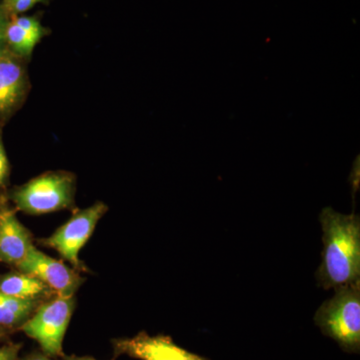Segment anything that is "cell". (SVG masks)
Masks as SVG:
<instances>
[{
	"label": "cell",
	"mask_w": 360,
	"mask_h": 360,
	"mask_svg": "<svg viewBox=\"0 0 360 360\" xmlns=\"http://www.w3.org/2000/svg\"><path fill=\"white\" fill-rule=\"evenodd\" d=\"M0 292L23 300L42 302L58 296L37 277L25 272L7 274L0 278Z\"/></svg>",
	"instance_id": "obj_10"
},
{
	"label": "cell",
	"mask_w": 360,
	"mask_h": 360,
	"mask_svg": "<svg viewBox=\"0 0 360 360\" xmlns=\"http://www.w3.org/2000/svg\"><path fill=\"white\" fill-rule=\"evenodd\" d=\"M47 2H49V0H18V1L13 2L8 6H4V4L2 6L11 18V16H18L21 13H26L37 4H47Z\"/></svg>",
	"instance_id": "obj_14"
},
{
	"label": "cell",
	"mask_w": 360,
	"mask_h": 360,
	"mask_svg": "<svg viewBox=\"0 0 360 360\" xmlns=\"http://www.w3.org/2000/svg\"><path fill=\"white\" fill-rule=\"evenodd\" d=\"M65 360H96L94 359V357L90 356H77V355H70V356H63Z\"/></svg>",
	"instance_id": "obj_20"
},
{
	"label": "cell",
	"mask_w": 360,
	"mask_h": 360,
	"mask_svg": "<svg viewBox=\"0 0 360 360\" xmlns=\"http://www.w3.org/2000/svg\"><path fill=\"white\" fill-rule=\"evenodd\" d=\"M9 20H11V15L7 13L6 8H4L1 1H0V56H1L6 49H7L6 40V30Z\"/></svg>",
	"instance_id": "obj_15"
},
{
	"label": "cell",
	"mask_w": 360,
	"mask_h": 360,
	"mask_svg": "<svg viewBox=\"0 0 360 360\" xmlns=\"http://www.w3.org/2000/svg\"><path fill=\"white\" fill-rule=\"evenodd\" d=\"M75 309V296H56L40 303L20 329L39 343L42 354L63 359V340Z\"/></svg>",
	"instance_id": "obj_4"
},
{
	"label": "cell",
	"mask_w": 360,
	"mask_h": 360,
	"mask_svg": "<svg viewBox=\"0 0 360 360\" xmlns=\"http://www.w3.org/2000/svg\"><path fill=\"white\" fill-rule=\"evenodd\" d=\"M21 360H54L52 359V357L47 356L44 354H39V352H33V354H30L27 355V356L23 357Z\"/></svg>",
	"instance_id": "obj_19"
},
{
	"label": "cell",
	"mask_w": 360,
	"mask_h": 360,
	"mask_svg": "<svg viewBox=\"0 0 360 360\" xmlns=\"http://www.w3.org/2000/svg\"><path fill=\"white\" fill-rule=\"evenodd\" d=\"M112 347L115 357L129 355L139 360H210L175 345L170 336H151L144 331L134 338L113 340Z\"/></svg>",
	"instance_id": "obj_7"
},
{
	"label": "cell",
	"mask_w": 360,
	"mask_h": 360,
	"mask_svg": "<svg viewBox=\"0 0 360 360\" xmlns=\"http://www.w3.org/2000/svg\"><path fill=\"white\" fill-rule=\"evenodd\" d=\"M2 335V328H0V336Z\"/></svg>",
	"instance_id": "obj_22"
},
{
	"label": "cell",
	"mask_w": 360,
	"mask_h": 360,
	"mask_svg": "<svg viewBox=\"0 0 360 360\" xmlns=\"http://www.w3.org/2000/svg\"><path fill=\"white\" fill-rule=\"evenodd\" d=\"M21 272L32 274L46 284L58 296H75L84 279L77 269H70L60 260L52 258L32 246L20 264Z\"/></svg>",
	"instance_id": "obj_6"
},
{
	"label": "cell",
	"mask_w": 360,
	"mask_h": 360,
	"mask_svg": "<svg viewBox=\"0 0 360 360\" xmlns=\"http://www.w3.org/2000/svg\"><path fill=\"white\" fill-rule=\"evenodd\" d=\"M322 229L321 264L317 283L324 290L360 281L359 215L326 207L319 215Z\"/></svg>",
	"instance_id": "obj_1"
},
{
	"label": "cell",
	"mask_w": 360,
	"mask_h": 360,
	"mask_svg": "<svg viewBox=\"0 0 360 360\" xmlns=\"http://www.w3.org/2000/svg\"><path fill=\"white\" fill-rule=\"evenodd\" d=\"M75 176L68 172H49L14 189L11 200L30 215L68 210L75 205Z\"/></svg>",
	"instance_id": "obj_3"
},
{
	"label": "cell",
	"mask_w": 360,
	"mask_h": 360,
	"mask_svg": "<svg viewBox=\"0 0 360 360\" xmlns=\"http://www.w3.org/2000/svg\"><path fill=\"white\" fill-rule=\"evenodd\" d=\"M350 179H352V191H354V193H356L357 189H359V158H357V160L354 162V169H352V177H350Z\"/></svg>",
	"instance_id": "obj_18"
},
{
	"label": "cell",
	"mask_w": 360,
	"mask_h": 360,
	"mask_svg": "<svg viewBox=\"0 0 360 360\" xmlns=\"http://www.w3.org/2000/svg\"><path fill=\"white\" fill-rule=\"evenodd\" d=\"M41 39L16 25L11 18L7 23L6 30L7 49L21 59L30 58L35 46Z\"/></svg>",
	"instance_id": "obj_12"
},
{
	"label": "cell",
	"mask_w": 360,
	"mask_h": 360,
	"mask_svg": "<svg viewBox=\"0 0 360 360\" xmlns=\"http://www.w3.org/2000/svg\"><path fill=\"white\" fill-rule=\"evenodd\" d=\"M9 172V163L0 132V186H4Z\"/></svg>",
	"instance_id": "obj_17"
},
{
	"label": "cell",
	"mask_w": 360,
	"mask_h": 360,
	"mask_svg": "<svg viewBox=\"0 0 360 360\" xmlns=\"http://www.w3.org/2000/svg\"><path fill=\"white\" fill-rule=\"evenodd\" d=\"M40 303L0 292V328H20Z\"/></svg>",
	"instance_id": "obj_11"
},
{
	"label": "cell",
	"mask_w": 360,
	"mask_h": 360,
	"mask_svg": "<svg viewBox=\"0 0 360 360\" xmlns=\"http://www.w3.org/2000/svg\"><path fill=\"white\" fill-rule=\"evenodd\" d=\"M21 343H11L0 347V360H18Z\"/></svg>",
	"instance_id": "obj_16"
},
{
	"label": "cell",
	"mask_w": 360,
	"mask_h": 360,
	"mask_svg": "<svg viewBox=\"0 0 360 360\" xmlns=\"http://www.w3.org/2000/svg\"><path fill=\"white\" fill-rule=\"evenodd\" d=\"M335 295L315 312V324L343 350L357 354L360 348V281L335 288Z\"/></svg>",
	"instance_id": "obj_2"
},
{
	"label": "cell",
	"mask_w": 360,
	"mask_h": 360,
	"mask_svg": "<svg viewBox=\"0 0 360 360\" xmlns=\"http://www.w3.org/2000/svg\"><path fill=\"white\" fill-rule=\"evenodd\" d=\"M108 210V205L103 201H97L84 210H77L49 238L39 239V243L56 250L63 259L70 262L77 271H87L89 269L79 259V252L91 238L97 224Z\"/></svg>",
	"instance_id": "obj_5"
},
{
	"label": "cell",
	"mask_w": 360,
	"mask_h": 360,
	"mask_svg": "<svg viewBox=\"0 0 360 360\" xmlns=\"http://www.w3.org/2000/svg\"><path fill=\"white\" fill-rule=\"evenodd\" d=\"M15 1H18V0H1V4H4V6H8V4Z\"/></svg>",
	"instance_id": "obj_21"
},
{
	"label": "cell",
	"mask_w": 360,
	"mask_h": 360,
	"mask_svg": "<svg viewBox=\"0 0 360 360\" xmlns=\"http://www.w3.org/2000/svg\"><path fill=\"white\" fill-rule=\"evenodd\" d=\"M11 20L14 21L18 26L26 30V32L32 33V34L37 35L40 39H44L47 34H49V30L45 28L41 25L39 18L37 16H26V15H18L11 16Z\"/></svg>",
	"instance_id": "obj_13"
},
{
	"label": "cell",
	"mask_w": 360,
	"mask_h": 360,
	"mask_svg": "<svg viewBox=\"0 0 360 360\" xmlns=\"http://www.w3.org/2000/svg\"><path fill=\"white\" fill-rule=\"evenodd\" d=\"M30 231L21 224L15 212L9 208L0 210V262L18 265L32 248Z\"/></svg>",
	"instance_id": "obj_9"
},
{
	"label": "cell",
	"mask_w": 360,
	"mask_h": 360,
	"mask_svg": "<svg viewBox=\"0 0 360 360\" xmlns=\"http://www.w3.org/2000/svg\"><path fill=\"white\" fill-rule=\"evenodd\" d=\"M21 60L9 49L0 56V118L11 115L25 98L27 77Z\"/></svg>",
	"instance_id": "obj_8"
}]
</instances>
